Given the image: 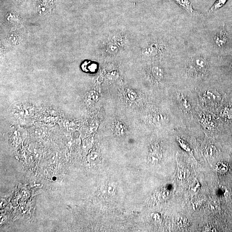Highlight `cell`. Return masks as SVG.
Listing matches in <instances>:
<instances>
[{
  "instance_id": "obj_15",
  "label": "cell",
  "mask_w": 232,
  "mask_h": 232,
  "mask_svg": "<svg viewBox=\"0 0 232 232\" xmlns=\"http://www.w3.org/2000/svg\"><path fill=\"white\" fill-rule=\"evenodd\" d=\"M215 151V148L213 146H208L205 149V154L208 156H212Z\"/></svg>"
},
{
  "instance_id": "obj_11",
  "label": "cell",
  "mask_w": 232,
  "mask_h": 232,
  "mask_svg": "<svg viewBox=\"0 0 232 232\" xmlns=\"http://www.w3.org/2000/svg\"><path fill=\"white\" fill-rule=\"evenodd\" d=\"M179 99L180 104H181V105L183 109L188 110L190 109V105L189 103H188L186 99L184 96H182V95L181 96Z\"/></svg>"
},
{
  "instance_id": "obj_20",
  "label": "cell",
  "mask_w": 232,
  "mask_h": 232,
  "mask_svg": "<svg viewBox=\"0 0 232 232\" xmlns=\"http://www.w3.org/2000/svg\"><path fill=\"white\" fill-rule=\"evenodd\" d=\"M7 201L4 199L1 198L0 199V208L3 209L6 206Z\"/></svg>"
},
{
  "instance_id": "obj_9",
  "label": "cell",
  "mask_w": 232,
  "mask_h": 232,
  "mask_svg": "<svg viewBox=\"0 0 232 232\" xmlns=\"http://www.w3.org/2000/svg\"><path fill=\"white\" fill-rule=\"evenodd\" d=\"M220 204L217 200H212L209 204V209L212 212H218L220 210Z\"/></svg>"
},
{
  "instance_id": "obj_19",
  "label": "cell",
  "mask_w": 232,
  "mask_h": 232,
  "mask_svg": "<svg viewBox=\"0 0 232 232\" xmlns=\"http://www.w3.org/2000/svg\"><path fill=\"white\" fill-rule=\"evenodd\" d=\"M56 153H53L51 154L50 156L49 159V162L50 164H54L55 163L56 161Z\"/></svg>"
},
{
  "instance_id": "obj_2",
  "label": "cell",
  "mask_w": 232,
  "mask_h": 232,
  "mask_svg": "<svg viewBox=\"0 0 232 232\" xmlns=\"http://www.w3.org/2000/svg\"><path fill=\"white\" fill-rule=\"evenodd\" d=\"M214 41L216 46L220 49H224L226 47L228 42V39L227 31L224 26L216 33Z\"/></svg>"
},
{
  "instance_id": "obj_3",
  "label": "cell",
  "mask_w": 232,
  "mask_h": 232,
  "mask_svg": "<svg viewBox=\"0 0 232 232\" xmlns=\"http://www.w3.org/2000/svg\"><path fill=\"white\" fill-rule=\"evenodd\" d=\"M204 97L208 102L214 104L219 103L222 100V96L220 94L214 90H208L205 93Z\"/></svg>"
},
{
  "instance_id": "obj_21",
  "label": "cell",
  "mask_w": 232,
  "mask_h": 232,
  "mask_svg": "<svg viewBox=\"0 0 232 232\" xmlns=\"http://www.w3.org/2000/svg\"><path fill=\"white\" fill-rule=\"evenodd\" d=\"M7 219L6 217L3 215H0V224H3L6 222Z\"/></svg>"
},
{
  "instance_id": "obj_17",
  "label": "cell",
  "mask_w": 232,
  "mask_h": 232,
  "mask_svg": "<svg viewBox=\"0 0 232 232\" xmlns=\"http://www.w3.org/2000/svg\"><path fill=\"white\" fill-rule=\"evenodd\" d=\"M222 114H223V116H226V117H229V118L231 117L232 116V108L227 107L223 110Z\"/></svg>"
},
{
  "instance_id": "obj_16",
  "label": "cell",
  "mask_w": 232,
  "mask_h": 232,
  "mask_svg": "<svg viewBox=\"0 0 232 232\" xmlns=\"http://www.w3.org/2000/svg\"><path fill=\"white\" fill-rule=\"evenodd\" d=\"M107 191L109 194H113L116 191V187L113 184H110L107 187Z\"/></svg>"
},
{
  "instance_id": "obj_18",
  "label": "cell",
  "mask_w": 232,
  "mask_h": 232,
  "mask_svg": "<svg viewBox=\"0 0 232 232\" xmlns=\"http://www.w3.org/2000/svg\"><path fill=\"white\" fill-rule=\"evenodd\" d=\"M186 171L185 169H180L178 172V177H179V179H185L186 178Z\"/></svg>"
},
{
  "instance_id": "obj_5",
  "label": "cell",
  "mask_w": 232,
  "mask_h": 232,
  "mask_svg": "<svg viewBox=\"0 0 232 232\" xmlns=\"http://www.w3.org/2000/svg\"><path fill=\"white\" fill-rule=\"evenodd\" d=\"M159 50L157 45L155 44H153L144 47L142 50V53L145 56H154L158 54Z\"/></svg>"
},
{
  "instance_id": "obj_14",
  "label": "cell",
  "mask_w": 232,
  "mask_h": 232,
  "mask_svg": "<svg viewBox=\"0 0 232 232\" xmlns=\"http://www.w3.org/2000/svg\"><path fill=\"white\" fill-rule=\"evenodd\" d=\"M178 225L181 228H185L188 224V220L186 218L182 217L178 220Z\"/></svg>"
},
{
  "instance_id": "obj_8",
  "label": "cell",
  "mask_w": 232,
  "mask_h": 232,
  "mask_svg": "<svg viewBox=\"0 0 232 232\" xmlns=\"http://www.w3.org/2000/svg\"><path fill=\"white\" fill-rule=\"evenodd\" d=\"M149 159L151 162H157L161 159V154L160 151L155 150L149 155Z\"/></svg>"
},
{
  "instance_id": "obj_7",
  "label": "cell",
  "mask_w": 232,
  "mask_h": 232,
  "mask_svg": "<svg viewBox=\"0 0 232 232\" xmlns=\"http://www.w3.org/2000/svg\"><path fill=\"white\" fill-rule=\"evenodd\" d=\"M227 1L228 0H217L214 3V5L212 6V7L211 8L210 10L208 11V13L210 14V13H212L215 11L221 8V7L225 5Z\"/></svg>"
},
{
  "instance_id": "obj_4",
  "label": "cell",
  "mask_w": 232,
  "mask_h": 232,
  "mask_svg": "<svg viewBox=\"0 0 232 232\" xmlns=\"http://www.w3.org/2000/svg\"><path fill=\"white\" fill-rule=\"evenodd\" d=\"M178 5L191 14L196 13L193 8L191 2L190 0H173Z\"/></svg>"
},
{
  "instance_id": "obj_6",
  "label": "cell",
  "mask_w": 232,
  "mask_h": 232,
  "mask_svg": "<svg viewBox=\"0 0 232 232\" xmlns=\"http://www.w3.org/2000/svg\"><path fill=\"white\" fill-rule=\"evenodd\" d=\"M152 76L157 81H161L164 77V70L158 65H154L151 68Z\"/></svg>"
},
{
  "instance_id": "obj_1",
  "label": "cell",
  "mask_w": 232,
  "mask_h": 232,
  "mask_svg": "<svg viewBox=\"0 0 232 232\" xmlns=\"http://www.w3.org/2000/svg\"><path fill=\"white\" fill-rule=\"evenodd\" d=\"M208 67V62L203 57H193L188 62V72L192 76L204 75L207 73Z\"/></svg>"
},
{
  "instance_id": "obj_12",
  "label": "cell",
  "mask_w": 232,
  "mask_h": 232,
  "mask_svg": "<svg viewBox=\"0 0 232 232\" xmlns=\"http://www.w3.org/2000/svg\"><path fill=\"white\" fill-rule=\"evenodd\" d=\"M99 155L97 153L92 152L88 155L87 159L89 162L92 163H94L99 160Z\"/></svg>"
},
{
  "instance_id": "obj_13",
  "label": "cell",
  "mask_w": 232,
  "mask_h": 232,
  "mask_svg": "<svg viewBox=\"0 0 232 232\" xmlns=\"http://www.w3.org/2000/svg\"><path fill=\"white\" fill-rule=\"evenodd\" d=\"M107 50L108 52L111 54L116 53L118 51V47L115 44L112 42L109 43L107 44Z\"/></svg>"
},
{
  "instance_id": "obj_10",
  "label": "cell",
  "mask_w": 232,
  "mask_h": 232,
  "mask_svg": "<svg viewBox=\"0 0 232 232\" xmlns=\"http://www.w3.org/2000/svg\"><path fill=\"white\" fill-rule=\"evenodd\" d=\"M216 169L219 173H224L228 171V166L224 162H219L216 164Z\"/></svg>"
}]
</instances>
